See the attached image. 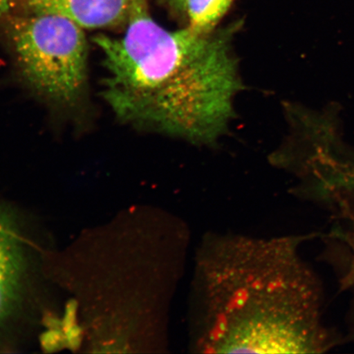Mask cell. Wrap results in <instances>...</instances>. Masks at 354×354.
<instances>
[{"instance_id": "6da1fadb", "label": "cell", "mask_w": 354, "mask_h": 354, "mask_svg": "<svg viewBox=\"0 0 354 354\" xmlns=\"http://www.w3.org/2000/svg\"><path fill=\"white\" fill-rule=\"evenodd\" d=\"M125 35L94 38L103 54L104 98L118 118L145 131L212 145L228 131L243 91L234 22L211 32L168 30L135 0Z\"/></svg>"}, {"instance_id": "ba28073f", "label": "cell", "mask_w": 354, "mask_h": 354, "mask_svg": "<svg viewBox=\"0 0 354 354\" xmlns=\"http://www.w3.org/2000/svg\"><path fill=\"white\" fill-rule=\"evenodd\" d=\"M81 330L75 324L64 330L65 343L69 348H77L81 342Z\"/></svg>"}, {"instance_id": "52a82bcc", "label": "cell", "mask_w": 354, "mask_h": 354, "mask_svg": "<svg viewBox=\"0 0 354 354\" xmlns=\"http://www.w3.org/2000/svg\"><path fill=\"white\" fill-rule=\"evenodd\" d=\"M41 342L46 351H55L65 343L64 335L60 331L51 330L43 335Z\"/></svg>"}, {"instance_id": "9c48e42d", "label": "cell", "mask_w": 354, "mask_h": 354, "mask_svg": "<svg viewBox=\"0 0 354 354\" xmlns=\"http://www.w3.org/2000/svg\"><path fill=\"white\" fill-rule=\"evenodd\" d=\"M13 0H0V20L10 15Z\"/></svg>"}, {"instance_id": "8992f818", "label": "cell", "mask_w": 354, "mask_h": 354, "mask_svg": "<svg viewBox=\"0 0 354 354\" xmlns=\"http://www.w3.org/2000/svg\"><path fill=\"white\" fill-rule=\"evenodd\" d=\"M233 0H185L183 12L187 28L199 32H211L218 28L232 6Z\"/></svg>"}, {"instance_id": "7a4b0ae2", "label": "cell", "mask_w": 354, "mask_h": 354, "mask_svg": "<svg viewBox=\"0 0 354 354\" xmlns=\"http://www.w3.org/2000/svg\"><path fill=\"white\" fill-rule=\"evenodd\" d=\"M202 254L197 347L214 353H316L315 290L290 241L232 237Z\"/></svg>"}, {"instance_id": "30bf717a", "label": "cell", "mask_w": 354, "mask_h": 354, "mask_svg": "<svg viewBox=\"0 0 354 354\" xmlns=\"http://www.w3.org/2000/svg\"><path fill=\"white\" fill-rule=\"evenodd\" d=\"M170 1L174 4L176 10L183 11L185 0H170Z\"/></svg>"}, {"instance_id": "277c9868", "label": "cell", "mask_w": 354, "mask_h": 354, "mask_svg": "<svg viewBox=\"0 0 354 354\" xmlns=\"http://www.w3.org/2000/svg\"><path fill=\"white\" fill-rule=\"evenodd\" d=\"M135 0H13L24 13H51L66 17L83 29L125 26Z\"/></svg>"}, {"instance_id": "5b68a950", "label": "cell", "mask_w": 354, "mask_h": 354, "mask_svg": "<svg viewBox=\"0 0 354 354\" xmlns=\"http://www.w3.org/2000/svg\"><path fill=\"white\" fill-rule=\"evenodd\" d=\"M15 218L0 206V328L12 316L24 287V246Z\"/></svg>"}, {"instance_id": "3957f363", "label": "cell", "mask_w": 354, "mask_h": 354, "mask_svg": "<svg viewBox=\"0 0 354 354\" xmlns=\"http://www.w3.org/2000/svg\"><path fill=\"white\" fill-rule=\"evenodd\" d=\"M3 20L26 83L53 104L64 108L77 105L87 86L85 29L51 13H10Z\"/></svg>"}]
</instances>
